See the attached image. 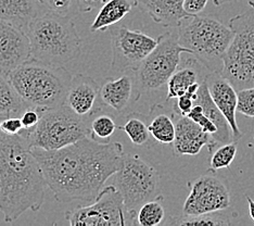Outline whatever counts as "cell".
I'll list each match as a JSON object with an SVG mask.
<instances>
[{"mask_svg":"<svg viewBox=\"0 0 254 226\" xmlns=\"http://www.w3.org/2000/svg\"><path fill=\"white\" fill-rule=\"evenodd\" d=\"M57 201L91 204L115 175L124 155L122 144L99 143L90 135L58 150L32 148Z\"/></svg>","mask_w":254,"mask_h":226,"instance_id":"cell-1","label":"cell"},{"mask_svg":"<svg viewBox=\"0 0 254 226\" xmlns=\"http://www.w3.org/2000/svg\"><path fill=\"white\" fill-rule=\"evenodd\" d=\"M47 187L27 131L8 135L0 130V211L4 222L12 223L28 210L38 211Z\"/></svg>","mask_w":254,"mask_h":226,"instance_id":"cell-2","label":"cell"},{"mask_svg":"<svg viewBox=\"0 0 254 226\" xmlns=\"http://www.w3.org/2000/svg\"><path fill=\"white\" fill-rule=\"evenodd\" d=\"M25 32L31 40V59L64 67L82 52L83 40L68 15L47 11L34 17Z\"/></svg>","mask_w":254,"mask_h":226,"instance_id":"cell-3","label":"cell"},{"mask_svg":"<svg viewBox=\"0 0 254 226\" xmlns=\"http://www.w3.org/2000/svg\"><path fill=\"white\" fill-rule=\"evenodd\" d=\"M7 77L28 108L44 112L64 104L73 75L64 67L30 59Z\"/></svg>","mask_w":254,"mask_h":226,"instance_id":"cell-4","label":"cell"},{"mask_svg":"<svg viewBox=\"0 0 254 226\" xmlns=\"http://www.w3.org/2000/svg\"><path fill=\"white\" fill-rule=\"evenodd\" d=\"M178 43L193 55L207 70L221 72L223 58L234 32L215 17L189 15L177 24Z\"/></svg>","mask_w":254,"mask_h":226,"instance_id":"cell-5","label":"cell"},{"mask_svg":"<svg viewBox=\"0 0 254 226\" xmlns=\"http://www.w3.org/2000/svg\"><path fill=\"white\" fill-rule=\"evenodd\" d=\"M234 36L223 58L221 74L237 90L254 87V2L229 20Z\"/></svg>","mask_w":254,"mask_h":226,"instance_id":"cell-6","label":"cell"},{"mask_svg":"<svg viewBox=\"0 0 254 226\" xmlns=\"http://www.w3.org/2000/svg\"><path fill=\"white\" fill-rule=\"evenodd\" d=\"M26 131L32 148L44 150L64 148L90 135L87 119L79 117L66 104L42 112L37 125Z\"/></svg>","mask_w":254,"mask_h":226,"instance_id":"cell-7","label":"cell"},{"mask_svg":"<svg viewBox=\"0 0 254 226\" xmlns=\"http://www.w3.org/2000/svg\"><path fill=\"white\" fill-rule=\"evenodd\" d=\"M159 178L157 169L139 154L124 153L115 173V186L122 195L125 212L130 216L131 224H135L140 207L157 197Z\"/></svg>","mask_w":254,"mask_h":226,"instance_id":"cell-8","label":"cell"},{"mask_svg":"<svg viewBox=\"0 0 254 226\" xmlns=\"http://www.w3.org/2000/svg\"><path fill=\"white\" fill-rule=\"evenodd\" d=\"M188 51L182 47L172 33L161 34L158 45L136 70L138 86L141 92L154 91L167 84L181 66V56Z\"/></svg>","mask_w":254,"mask_h":226,"instance_id":"cell-9","label":"cell"},{"mask_svg":"<svg viewBox=\"0 0 254 226\" xmlns=\"http://www.w3.org/2000/svg\"><path fill=\"white\" fill-rule=\"evenodd\" d=\"M65 219L72 226H124L127 224L124 201L115 185L103 188L88 206L67 211Z\"/></svg>","mask_w":254,"mask_h":226,"instance_id":"cell-10","label":"cell"},{"mask_svg":"<svg viewBox=\"0 0 254 226\" xmlns=\"http://www.w3.org/2000/svg\"><path fill=\"white\" fill-rule=\"evenodd\" d=\"M158 45V38L125 26L111 27V68L115 73L136 71Z\"/></svg>","mask_w":254,"mask_h":226,"instance_id":"cell-11","label":"cell"},{"mask_svg":"<svg viewBox=\"0 0 254 226\" xmlns=\"http://www.w3.org/2000/svg\"><path fill=\"white\" fill-rule=\"evenodd\" d=\"M210 172L189 184L190 193L183 207L185 216H201L227 210L230 207V194L227 185L215 175V172Z\"/></svg>","mask_w":254,"mask_h":226,"instance_id":"cell-12","label":"cell"},{"mask_svg":"<svg viewBox=\"0 0 254 226\" xmlns=\"http://www.w3.org/2000/svg\"><path fill=\"white\" fill-rule=\"evenodd\" d=\"M31 58V40L26 32L0 20V73L8 76Z\"/></svg>","mask_w":254,"mask_h":226,"instance_id":"cell-13","label":"cell"},{"mask_svg":"<svg viewBox=\"0 0 254 226\" xmlns=\"http://www.w3.org/2000/svg\"><path fill=\"white\" fill-rule=\"evenodd\" d=\"M175 122V139L173 148L176 155H197L202 148L207 146L209 152L214 151L217 146L212 135L204 132L202 127L187 115H182L173 110L172 114Z\"/></svg>","mask_w":254,"mask_h":226,"instance_id":"cell-14","label":"cell"},{"mask_svg":"<svg viewBox=\"0 0 254 226\" xmlns=\"http://www.w3.org/2000/svg\"><path fill=\"white\" fill-rule=\"evenodd\" d=\"M141 94L135 71H126L118 77L106 78L99 89L101 102L119 113L123 112L131 102H136Z\"/></svg>","mask_w":254,"mask_h":226,"instance_id":"cell-15","label":"cell"},{"mask_svg":"<svg viewBox=\"0 0 254 226\" xmlns=\"http://www.w3.org/2000/svg\"><path fill=\"white\" fill-rule=\"evenodd\" d=\"M204 79L213 101L221 110V112L232 127L235 142H238L244 133L240 131L236 119L237 104H238V94H237L236 88L229 80L223 76L221 72L211 71L205 75Z\"/></svg>","mask_w":254,"mask_h":226,"instance_id":"cell-16","label":"cell"},{"mask_svg":"<svg viewBox=\"0 0 254 226\" xmlns=\"http://www.w3.org/2000/svg\"><path fill=\"white\" fill-rule=\"evenodd\" d=\"M100 86L94 78L84 74L74 75L66 92L64 104L79 117L89 119L96 112L95 104Z\"/></svg>","mask_w":254,"mask_h":226,"instance_id":"cell-17","label":"cell"},{"mask_svg":"<svg viewBox=\"0 0 254 226\" xmlns=\"http://www.w3.org/2000/svg\"><path fill=\"white\" fill-rule=\"evenodd\" d=\"M137 7L163 26L177 25L190 15L184 9V0H137Z\"/></svg>","mask_w":254,"mask_h":226,"instance_id":"cell-18","label":"cell"},{"mask_svg":"<svg viewBox=\"0 0 254 226\" xmlns=\"http://www.w3.org/2000/svg\"><path fill=\"white\" fill-rule=\"evenodd\" d=\"M194 103L200 104L202 109H203L204 114L217 126V134L214 137L217 146L235 142L232 127H230L226 118L224 117V114L221 112V110L217 108L214 101H213L204 78L201 82L200 89L198 91V98Z\"/></svg>","mask_w":254,"mask_h":226,"instance_id":"cell-19","label":"cell"},{"mask_svg":"<svg viewBox=\"0 0 254 226\" xmlns=\"http://www.w3.org/2000/svg\"><path fill=\"white\" fill-rule=\"evenodd\" d=\"M38 14L35 0H0V20L24 31Z\"/></svg>","mask_w":254,"mask_h":226,"instance_id":"cell-20","label":"cell"},{"mask_svg":"<svg viewBox=\"0 0 254 226\" xmlns=\"http://www.w3.org/2000/svg\"><path fill=\"white\" fill-rule=\"evenodd\" d=\"M137 7V0H106L90 26L91 32H105L117 25Z\"/></svg>","mask_w":254,"mask_h":226,"instance_id":"cell-21","label":"cell"},{"mask_svg":"<svg viewBox=\"0 0 254 226\" xmlns=\"http://www.w3.org/2000/svg\"><path fill=\"white\" fill-rule=\"evenodd\" d=\"M160 104H155L147 115L150 134L158 143L170 145L175 139V122L173 117L163 111L159 112Z\"/></svg>","mask_w":254,"mask_h":226,"instance_id":"cell-22","label":"cell"},{"mask_svg":"<svg viewBox=\"0 0 254 226\" xmlns=\"http://www.w3.org/2000/svg\"><path fill=\"white\" fill-rule=\"evenodd\" d=\"M27 108L8 77L0 73V117H21Z\"/></svg>","mask_w":254,"mask_h":226,"instance_id":"cell-23","label":"cell"},{"mask_svg":"<svg viewBox=\"0 0 254 226\" xmlns=\"http://www.w3.org/2000/svg\"><path fill=\"white\" fill-rule=\"evenodd\" d=\"M199 79V72L192 65L178 68L176 72L172 75L167 82V96L166 101L171 99H177L178 97L185 95L188 88L194 83L202 82Z\"/></svg>","mask_w":254,"mask_h":226,"instance_id":"cell-24","label":"cell"},{"mask_svg":"<svg viewBox=\"0 0 254 226\" xmlns=\"http://www.w3.org/2000/svg\"><path fill=\"white\" fill-rule=\"evenodd\" d=\"M217 211L201 216L171 217L165 224L180 226H227L232 224V217L227 212Z\"/></svg>","mask_w":254,"mask_h":226,"instance_id":"cell-25","label":"cell"},{"mask_svg":"<svg viewBox=\"0 0 254 226\" xmlns=\"http://www.w3.org/2000/svg\"><path fill=\"white\" fill-rule=\"evenodd\" d=\"M147 115L134 112L126 118L125 123L120 125L119 129L126 133L129 141L136 146L143 147L150 141V131L148 124Z\"/></svg>","mask_w":254,"mask_h":226,"instance_id":"cell-26","label":"cell"},{"mask_svg":"<svg viewBox=\"0 0 254 226\" xmlns=\"http://www.w3.org/2000/svg\"><path fill=\"white\" fill-rule=\"evenodd\" d=\"M163 196H157L154 199L143 204L136 216L135 224L140 226H157L163 223L165 211L162 206Z\"/></svg>","mask_w":254,"mask_h":226,"instance_id":"cell-27","label":"cell"},{"mask_svg":"<svg viewBox=\"0 0 254 226\" xmlns=\"http://www.w3.org/2000/svg\"><path fill=\"white\" fill-rule=\"evenodd\" d=\"M89 127H90V136L92 138L96 139V141L100 139V141H105V142H108L109 138L114 134L117 129H119L115 120L111 117V115L106 114V113L96 114L95 118L92 119Z\"/></svg>","mask_w":254,"mask_h":226,"instance_id":"cell-28","label":"cell"},{"mask_svg":"<svg viewBox=\"0 0 254 226\" xmlns=\"http://www.w3.org/2000/svg\"><path fill=\"white\" fill-rule=\"evenodd\" d=\"M237 154V142L223 144L211 153L210 170L215 172L221 169H227L233 163Z\"/></svg>","mask_w":254,"mask_h":226,"instance_id":"cell-29","label":"cell"},{"mask_svg":"<svg viewBox=\"0 0 254 226\" xmlns=\"http://www.w3.org/2000/svg\"><path fill=\"white\" fill-rule=\"evenodd\" d=\"M237 94H238L237 112L246 117L254 118V87L237 90Z\"/></svg>","mask_w":254,"mask_h":226,"instance_id":"cell-30","label":"cell"},{"mask_svg":"<svg viewBox=\"0 0 254 226\" xmlns=\"http://www.w3.org/2000/svg\"><path fill=\"white\" fill-rule=\"evenodd\" d=\"M187 117L193 120L195 123L202 127V130L209 133L210 135H212L213 139H214V137L217 134V126L204 114L203 109H202L200 104L194 103L193 108L191 109V111L187 114Z\"/></svg>","mask_w":254,"mask_h":226,"instance_id":"cell-31","label":"cell"},{"mask_svg":"<svg viewBox=\"0 0 254 226\" xmlns=\"http://www.w3.org/2000/svg\"><path fill=\"white\" fill-rule=\"evenodd\" d=\"M50 12L61 15H68V12L76 0H38Z\"/></svg>","mask_w":254,"mask_h":226,"instance_id":"cell-32","label":"cell"},{"mask_svg":"<svg viewBox=\"0 0 254 226\" xmlns=\"http://www.w3.org/2000/svg\"><path fill=\"white\" fill-rule=\"evenodd\" d=\"M0 130L8 135H18L24 131L20 117H0Z\"/></svg>","mask_w":254,"mask_h":226,"instance_id":"cell-33","label":"cell"},{"mask_svg":"<svg viewBox=\"0 0 254 226\" xmlns=\"http://www.w3.org/2000/svg\"><path fill=\"white\" fill-rule=\"evenodd\" d=\"M40 114L38 110L33 108H27L24 112L21 114V121L24 126V130H32L37 125L40 119Z\"/></svg>","mask_w":254,"mask_h":226,"instance_id":"cell-34","label":"cell"},{"mask_svg":"<svg viewBox=\"0 0 254 226\" xmlns=\"http://www.w3.org/2000/svg\"><path fill=\"white\" fill-rule=\"evenodd\" d=\"M193 106H194V100L192 98L187 95H183L177 98V102L173 110H175L177 113H180L182 115H187L190 111H191Z\"/></svg>","mask_w":254,"mask_h":226,"instance_id":"cell-35","label":"cell"},{"mask_svg":"<svg viewBox=\"0 0 254 226\" xmlns=\"http://www.w3.org/2000/svg\"><path fill=\"white\" fill-rule=\"evenodd\" d=\"M209 0H184V9L190 15L201 13L206 7Z\"/></svg>","mask_w":254,"mask_h":226,"instance_id":"cell-36","label":"cell"},{"mask_svg":"<svg viewBox=\"0 0 254 226\" xmlns=\"http://www.w3.org/2000/svg\"><path fill=\"white\" fill-rule=\"evenodd\" d=\"M106 0H76L77 8L83 13L91 12V11L100 9Z\"/></svg>","mask_w":254,"mask_h":226,"instance_id":"cell-37","label":"cell"},{"mask_svg":"<svg viewBox=\"0 0 254 226\" xmlns=\"http://www.w3.org/2000/svg\"><path fill=\"white\" fill-rule=\"evenodd\" d=\"M246 198L248 200V205H249V212H250V217L254 221V199L250 198L249 196L246 195Z\"/></svg>","mask_w":254,"mask_h":226,"instance_id":"cell-38","label":"cell"},{"mask_svg":"<svg viewBox=\"0 0 254 226\" xmlns=\"http://www.w3.org/2000/svg\"><path fill=\"white\" fill-rule=\"evenodd\" d=\"M230 1H232V0H214V4L215 5H223V4L230 2Z\"/></svg>","mask_w":254,"mask_h":226,"instance_id":"cell-39","label":"cell"}]
</instances>
